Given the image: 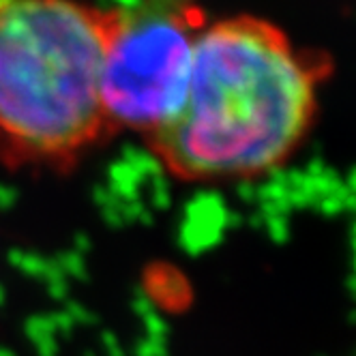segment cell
<instances>
[{
    "instance_id": "obj_1",
    "label": "cell",
    "mask_w": 356,
    "mask_h": 356,
    "mask_svg": "<svg viewBox=\"0 0 356 356\" xmlns=\"http://www.w3.org/2000/svg\"><path fill=\"white\" fill-rule=\"evenodd\" d=\"M333 71L330 54L296 43L268 17L209 19L195 37L181 104L144 144L176 183L260 181L309 140Z\"/></svg>"
},
{
    "instance_id": "obj_2",
    "label": "cell",
    "mask_w": 356,
    "mask_h": 356,
    "mask_svg": "<svg viewBox=\"0 0 356 356\" xmlns=\"http://www.w3.org/2000/svg\"><path fill=\"white\" fill-rule=\"evenodd\" d=\"M122 7L0 0V161L71 170L116 138L104 71Z\"/></svg>"
},
{
    "instance_id": "obj_3",
    "label": "cell",
    "mask_w": 356,
    "mask_h": 356,
    "mask_svg": "<svg viewBox=\"0 0 356 356\" xmlns=\"http://www.w3.org/2000/svg\"><path fill=\"white\" fill-rule=\"evenodd\" d=\"M209 19L195 5L124 9L104 71V106L116 136H152L181 104L195 37Z\"/></svg>"
}]
</instances>
